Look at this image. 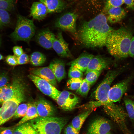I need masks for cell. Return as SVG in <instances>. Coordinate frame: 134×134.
Wrapping results in <instances>:
<instances>
[{"mask_svg": "<svg viewBox=\"0 0 134 134\" xmlns=\"http://www.w3.org/2000/svg\"><path fill=\"white\" fill-rule=\"evenodd\" d=\"M1 88H0V103L2 104L3 102L2 101V99L1 97Z\"/></svg>", "mask_w": 134, "mask_h": 134, "instance_id": "f6af8a7d", "label": "cell"}, {"mask_svg": "<svg viewBox=\"0 0 134 134\" xmlns=\"http://www.w3.org/2000/svg\"><path fill=\"white\" fill-rule=\"evenodd\" d=\"M13 134H37L29 122L16 126Z\"/></svg>", "mask_w": 134, "mask_h": 134, "instance_id": "484cf974", "label": "cell"}, {"mask_svg": "<svg viewBox=\"0 0 134 134\" xmlns=\"http://www.w3.org/2000/svg\"></svg>", "mask_w": 134, "mask_h": 134, "instance_id": "f907efd6", "label": "cell"}, {"mask_svg": "<svg viewBox=\"0 0 134 134\" xmlns=\"http://www.w3.org/2000/svg\"><path fill=\"white\" fill-rule=\"evenodd\" d=\"M31 73L47 81L54 86H57V80L51 69L47 67L31 68Z\"/></svg>", "mask_w": 134, "mask_h": 134, "instance_id": "e0dca14e", "label": "cell"}, {"mask_svg": "<svg viewBox=\"0 0 134 134\" xmlns=\"http://www.w3.org/2000/svg\"><path fill=\"white\" fill-rule=\"evenodd\" d=\"M24 86L12 98L2 104L0 109V126L13 117L17 108L25 98Z\"/></svg>", "mask_w": 134, "mask_h": 134, "instance_id": "8992f818", "label": "cell"}, {"mask_svg": "<svg viewBox=\"0 0 134 134\" xmlns=\"http://www.w3.org/2000/svg\"><path fill=\"white\" fill-rule=\"evenodd\" d=\"M124 2L128 8L134 7V0H124Z\"/></svg>", "mask_w": 134, "mask_h": 134, "instance_id": "ee69618b", "label": "cell"}, {"mask_svg": "<svg viewBox=\"0 0 134 134\" xmlns=\"http://www.w3.org/2000/svg\"><path fill=\"white\" fill-rule=\"evenodd\" d=\"M40 1L45 5L48 13L61 12L66 6L65 3L61 0H40Z\"/></svg>", "mask_w": 134, "mask_h": 134, "instance_id": "603a6c76", "label": "cell"}, {"mask_svg": "<svg viewBox=\"0 0 134 134\" xmlns=\"http://www.w3.org/2000/svg\"><path fill=\"white\" fill-rule=\"evenodd\" d=\"M13 52L14 55L18 57L24 53L21 47L15 46L13 48Z\"/></svg>", "mask_w": 134, "mask_h": 134, "instance_id": "b9f144b4", "label": "cell"}, {"mask_svg": "<svg viewBox=\"0 0 134 134\" xmlns=\"http://www.w3.org/2000/svg\"><path fill=\"white\" fill-rule=\"evenodd\" d=\"M64 132V134H79V131L69 124L65 128Z\"/></svg>", "mask_w": 134, "mask_h": 134, "instance_id": "f35d334b", "label": "cell"}, {"mask_svg": "<svg viewBox=\"0 0 134 134\" xmlns=\"http://www.w3.org/2000/svg\"><path fill=\"white\" fill-rule=\"evenodd\" d=\"M3 56L0 54V61L3 59Z\"/></svg>", "mask_w": 134, "mask_h": 134, "instance_id": "bcb514c9", "label": "cell"}, {"mask_svg": "<svg viewBox=\"0 0 134 134\" xmlns=\"http://www.w3.org/2000/svg\"><path fill=\"white\" fill-rule=\"evenodd\" d=\"M30 103L20 104L18 106L13 116L14 118L23 117L25 115Z\"/></svg>", "mask_w": 134, "mask_h": 134, "instance_id": "f1b7e54d", "label": "cell"}, {"mask_svg": "<svg viewBox=\"0 0 134 134\" xmlns=\"http://www.w3.org/2000/svg\"><path fill=\"white\" fill-rule=\"evenodd\" d=\"M133 37L131 31L126 28L113 29L108 36L105 46L109 53L115 58L124 59L129 56Z\"/></svg>", "mask_w": 134, "mask_h": 134, "instance_id": "7a4b0ae2", "label": "cell"}, {"mask_svg": "<svg viewBox=\"0 0 134 134\" xmlns=\"http://www.w3.org/2000/svg\"><path fill=\"white\" fill-rule=\"evenodd\" d=\"M105 134H111L110 132H109Z\"/></svg>", "mask_w": 134, "mask_h": 134, "instance_id": "7dc6e473", "label": "cell"}, {"mask_svg": "<svg viewBox=\"0 0 134 134\" xmlns=\"http://www.w3.org/2000/svg\"><path fill=\"white\" fill-rule=\"evenodd\" d=\"M29 122L37 134H61L67 120L61 117H38Z\"/></svg>", "mask_w": 134, "mask_h": 134, "instance_id": "3957f363", "label": "cell"}, {"mask_svg": "<svg viewBox=\"0 0 134 134\" xmlns=\"http://www.w3.org/2000/svg\"><path fill=\"white\" fill-rule=\"evenodd\" d=\"M124 3V0H107L105 9L106 11L113 7H120Z\"/></svg>", "mask_w": 134, "mask_h": 134, "instance_id": "d590c367", "label": "cell"}, {"mask_svg": "<svg viewBox=\"0 0 134 134\" xmlns=\"http://www.w3.org/2000/svg\"><path fill=\"white\" fill-rule=\"evenodd\" d=\"M94 109H88L75 117L71 121V125L80 131L84 122Z\"/></svg>", "mask_w": 134, "mask_h": 134, "instance_id": "d4e9b609", "label": "cell"}, {"mask_svg": "<svg viewBox=\"0 0 134 134\" xmlns=\"http://www.w3.org/2000/svg\"><path fill=\"white\" fill-rule=\"evenodd\" d=\"M129 56L134 58V37H133L132 39L129 50Z\"/></svg>", "mask_w": 134, "mask_h": 134, "instance_id": "7bdbcfd3", "label": "cell"}, {"mask_svg": "<svg viewBox=\"0 0 134 134\" xmlns=\"http://www.w3.org/2000/svg\"><path fill=\"white\" fill-rule=\"evenodd\" d=\"M55 100L61 108L67 111L74 109L79 102L80 100L74 93L65 90L61 92Z\"/></svg>", "mask_w": 134, "mask_h": 134, "instance_id": "30bf717a", "label": "cell"}, {"mask_svg": "<svg viewBox=\"0 0 134 134\" xmlns=\"http://www.w3.org/2000/svg\"><path fill=\"white\" fill-rule=\"evenodd\" d=\"M102 71H92L87 73L85 79L90 84H94L96 81Z\"/></svg>", "mask_w": 134, "mask_h": 134, "instance_id": "1f68e13d", "label": "cell"}, {"mask_svg": "<svg viewBox=\"0 0 134 134\" xmlns=\"http://www.w3.org/2000/svg\"><path fill=\"white\" fill-rule=\"evenodd\" d=\"M6 60V63L10 65L15 66L18 65V58L15 55H8Z\"/></svg>", "mask_w": 134, "mask_h": 134, "instance_id": "74e56055", "label": "cell"}, {"mask_svg": "<svg viewBox=\"0 0 134 134\" xmlns=\"http://www.w3.org/2000/svg\"><path fill=\"white\" fill-rule=\"evenodd\" d=\"M29 78L44 94L56 100L61 93L55 86L39 77L30 74Z\"/></svg>", "mask_w": 134, "mask_h": 134, "instance_id": "9c48e42d", "label": "cell"}, {"mask_svg": "<svg viewBox=\"0 0 134 134\" xmlns=\"http://www.w3.org/2000/svg\"><path fill=\"white\" fill-rule=\"evenodd\" d=\"M52 48L57 54L61 57L70 58L73 57L68 44L64 39L61 31L59 32L56 36Z\"/></svg>", "mask_w": 134, "mask_h": 134, "instance_id": "4fadbf2b", "label": "cell"}, {"mask_svg": "<svg viewBox=\"0 0 134 134\" xmlns=\"http://www.w3.org/2000/svg\"><path fill=\"white\" fill-rule=\"evenodd\" d=\"M107 12V19L111 23H117L124 18L126 12L123 8L120 7H113L106 11Z\"/></svg>", "mask_w": 134, "mask_h": 134, "instance_id": "7402d4cb", "label": "cell"}, {"mask_svg": "<svg viewBox=\"0 0 134 134\" xmlns=\"http://www.w3.org/2000/svg\"><path fill=\"white\" fill-rule=\"evenodd\" d=\"M16 127L14 126L0 128V134H13Z\"/></svg>", "mask_w": 134, "mask_h": 134, "instance_id": "ab89813d", "label": "cell"}, {"mask_svg": "<svg viewBox=\"0 0 134 134\" xmlns=\"http://www.w3.org/2000/svg\"><path fill=\"white\" fill-rule=\"evenodd\" d=\"M48 13L47 8L42 2L36 1L33 2L30 9V16L33 19L38 20L45 18Z\"/></svg>", "mask_w": 134, "mask_h": 134, "instance_id": "44dd1931", "label": "cell"}, {"mask_svg": "<svg viewBox=\"0 0 134 134\" xmlns=\"http://www.w3.org/2000/svg\"><path fill=\"white\" fill-rule=\"evenodd\" d=\"M83 80L82 78H70L67 83L68 88L71 90H77L80 86Z\"/></svg>", "mask_w": 134, "mask_h": 134, "instance_id": "f546056e", "label": "cell"}, {"mask_svg": "<svg viewBox=\"0 0 134 134\" xmlns=\"http://www.w3.org/2000/svg\"><path fill=\"white\" fill-rule=\"evenodd\" d=\"M134 76V74H132L111 88L108 94V103H114L120 101L123 95L127 90Z\"/></svg>", "mask_w": 134, "mask_h": 134, "instance_id": "ba28073f", "label": "cell"}, {"mask_svg": "<svg viewBox=\"0 0 134 134\" xmlns=\"http://www.w3.org/2000/svg\"><path fill=\"white\" fill-rule=\"evenodd\" d=\"M111 128L110 122L103 118L95 119L89 125L87 134H105L110 132Z\"/></svg>", "mask_w": 134, "mask_h": 134, "instance_id": "7c38bea8", "label": "cell"}, {"mask_svg": "<svg viewBox=\"0 0 134 134\" xmlns=\"http://www.w3.org/2000/svg\"><path fill=\"white\" fill-rule=\"evenodd\" d=\"M111 63L110 59L102 56H94L88 64L85 74L92 71H102L108 67Z\"/></svg>", "mask_w": 134, "mask_h": 134, "instance_id": "9a60e30c", "label": "cell"}, {"mask_svg": "<svg viewBox=\"0 0 134 134\" xmlns=\"http://www.w3.org/2000/svg\"><path fill=\"white\" fill-rule=\"evenodd\" d=\"M49 67L51 69L58 82H60L65 76V64L62 60L56 59L52 61Z\"/></svg>", "mask_w": 134, "mask_h": 134, "instance_id": "d6986e66", "label": "cell"}, {"mask_svg": "<svg viewBox=\"0 0 134 134\" xmlns=\"http://www.w3.org/2000/svg\"><path fill=\"white\" fill-rule=\"evenodd\" d=\"M77 18V15L74 13H66L57 20L55 23V27L62 30L75 33Z\"/></svg>", "mask_w": 134, "mask_h": 134, "instance_id": "8fae6325", "label": "cell"}, {"mask_svg": "<svg viewBox=\"0 0 134 134\" xmlns=\"http://www.w3.org/2000/svg\"><path fill=\"white\" fill-rule=\"evenodd\" d=\"M1 44V40L0 38V46Z\"/></svg>", "mask_w": 134, "mask_h": 134, "instance_id": "c3c4849f", "label": "cell"}, {"mask_svg": "<svg viewBox=\"0 0 134 134\" xmlns=\"http://www.w3.org/2000/svg\"><path fill=\"white\" fill-rule=\"evenodd\" d=\"M124 70V68H120L109 71L97 87L95 92L94 97L102 106L108 103V96L111 84L115 78Z\"/></svg>", "mask_w": 134, "mask_h": 134, "instance_id": "5b68a950", "label": "cell"}, {"mask_svg": "<svg viewBox=\"0 0 134 134\" xmlns=\"http://www.w3.org/2000/svg\"><path fill=\"white\" fill-rule=\"evenodd\" d=\"M30 62L33 66H38L44 64L46 60L45 56L43 54L36 51L32 53L30 58Z\"/></svg>", "mask_w": 134, "mask_h": 134, "instance_id": "4316f807", "label": "cell"}, {"mask_svg": "<svg viewBox=\"0 0 134 134\" xmlns=\"http://www.w3.org/2000/svg\"><path fill=\"white\" fill-rule=\"evenodd\" d=\"M18 65H23L27 64L30 61V58L28 55L23 53L17 57Z\"/></svg>", "mask_w": 134, "mask_h": 134, "instance_id": "60d3db41", "label": "cell"}, {"mask_svg": "<svg viewBox=\"0 0 134 134\" xmlns=\"http://www.w3.org/2000/svg\"><path fill=\"white\" fill-rule=\"evenodd\" d=\"M94 57V56L92 54L86 52H84L77 58L69 63L68 65L84 72L86 71L90 61Z\"/></svg>", "mask_w": 134, "mask_h": 134, "instance_id": "ffe728a7", "label": "cell"}, {"mask_svg": "<svg viewBox=\"0 0 134 134\" xmlns=\"http://www.w3.org/2000/svg\"><path fill=\"white\" fill-rule=\"evenodd\" d=\"M56 35L48 29L39 31L36 36V41L42 47L47 49L52 48V44Z\"/></svg>", "mask_w": 134, "mask_h": 134, "instance_id": "2e32d148", "label": "cell"}, {"mask_svg": "<svg viewBox=\"0 0 134 134\" xmlns=\"http://www.w3.org/2000/svg\"><path fill=\"white\" fill-rule=\"evenodd\" d=\"M106 113L117 124L124 134H130L126 125L127 114L121 106L109 103L103 106Z\"/></svg>", "mask_w": 134, "mask_h": 134, "instance_id": "52a82bcc", "label": "cell"}, {"mask_svg": "<svg viewBox=\"0 0 134 134\" xmlns=\"http://www.w3.org/2000/svg\"><path fill=\"white\" fill-rule=\"evenodd\" d=\"M15 0H0V9L11 11L14 9Z\"/></svg>", "mask_w": 134, "mask_h": 134, "instance_id": "d6a6232c", "label": "cell"}, {"mask_svg": "<svg viewBox=\"0 0 134 134\" xmlns=\"http://www.w3.org/2000/svg\"><path fill=\"white\" fill-rule=\"evenodd\" d=\"M38 117L35 103H31L25 116L15 125L17 126Z\"/></svg>", "mask_w": 134, "mask_h": 134, "instance_id": "cb8c5ba5", "label": "cell"}, {"mask_svg": "<svg viewBox=\"0 0 134 134\" xmlns=\"http://www.w3.org/2000/svg\"><path fill=\"white\" fill-rule=\"evenodd\" d=\"M133 98L134 100V96H133Z\"/></svg>", "mask_w": 134, "mask_h": 134, "instance_id": "681fc988", "label": "cell"}, {"mask_svg": "<svg viewBox=\"0 0 134 134\" xmlns=\"http://www.w3.org/2000/svg\"><path fill=\"white\" fill-rule=\"evenodd\" d=\"M10 21V16L8 11L0 9V28L7 26Z\"/></svg>", "mask_w": 134, "mask_h": 134, "instance_id": "4dcf8cb0", "label": "cell"}, {"mask_svg": "<svg viewBox=\"0 0 134 134\" xmlns=\"http://www.w3.org/2000/svg\"><path fill=\"white\" fill-rule=\"evenodd\" d=\"M124 102L128 115L134 125V101L126 98L124 99Z\"/></svg>", "mask_w": 134, "mask_h": 134, "instance_id": "83f0119b", "label": "cell"}, {"mask_svg": "<svg viewBox=\"0 0 134 134\" xmlns=\"http://www.w3.org/2000/svg\"><path fill=\"white\" fill-rule=\"evenodd\" d=\"M21 80L15 77L12 82L1 88V96L3 103L13 97L24 86Z\"/></svg>", "mask_w": 134, "mask_h": 134, "instance_id": "5bb4252c", "label": "cell"}, {"mask_svg": "<svg viewBox=\"0 0 134 134\" xmlns=\"http://www.w3.org/2000/svg\"><path fill=\"white\" fill-rule=\"evenodd\" d=\"M83 76V72L81 70L75 67L70 66L68 72L69 78H82Z\"/></svg>", "mask_w": 134, "mask_h": 134, "instance_id": "e575fe53", "label": "cell"}, {"mask_svg": "<svg viewBox=\"0 0 134 134\" xmlns=\"http://www.w3.org/2000/svg\"><path fill=\"white\" fill-rule=\"evenodd\" d=\"M39 117H47L52 116L55 113V110L52 105L43 98L35 102Z\"/></svg>", "mask_w": 134, "mask_h": 134, "instance_id": "ac0fdd59", "label": "cell"}, {"mask_svg": "<svg viewBox=\"0 0 134 134\" xmlns=\"http://www.w3.org/2000/svg\"><path fill=\"white\" fill-rule=\"evenodd\" d=\"M113 29L107 23L103 13L84 23L79 30L78 36L85 46L90 48H101L105 45L108 36Z\"/></svg>", "mask_w": 134, "mask_h": 134, "instance_id": "6da1fadb", "label": "cell"}, {"mask_svg": "<svg viewBox=\"0 0 134 134\" xmlns=\"http://www.w3.org/2000/svg\"><path fill=\"white\" fill-rule=\"evenodd\" d=\"M9 78L7 73H0V88H2L8 84Z\"/></svg>", "mask_w": 134, "mask_h": 134, "instance_id": "8d00e7d4", "label": "cell"}, {"mask_svg": "<svg viewBox=\"0 0 134 134\" xmlns=\"http://www.w3.org/2000/svg\"><path fill=\"white\" fill-rule=\"evenodd\" d=\"M90 85L85 79L83 80L80 87L76 90V93L83 96H87L89 91Z\"/></svg>", "mask_w": 134, "mask_h": 134, "instance_id": "836d02e7", "label": "cell"}, {"mask_svg": "<svg viewBox=\"0 0 134 134\" xmlns=\"http://www.w3.org/2000/svg\"><path fill=\"white\" fill-rule=\"evenodd\" d=\"M35 31L36 27L33 20L19 15L15 30L10 37L15 41L28 42L34 36Z\"/></svg>", "mask_w": 134, "mask_h": 134, "instance_id": "277c9868", "label": "cell"}]
</instances>
